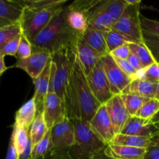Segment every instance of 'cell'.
I'll use <instances>...</instances> for the list:
<instances>
[{
    "label": "cell",
    "mask_w": 159,
    "mask_h": 159,
    "mask_svg": "<svg viewBox=\"0 0 159 159\" xmlns=\"http://www.w3.org/2000/svg\"><path fill=\"white\" fill-rule=\"evenodd\" d=\"M76 49L64 48L51 54V76L50 91L55 93L63 102L67 117L80 118L79 107L75 96L73 84V65Z\"/></svg>",
    "instance_id": "1"
},
{
    "label": "cell",
    "mask_w": 159,
    "mask_h": 159,
    "mask_svg": "<svg viewBox=\"0 0 159 159\" xmlns=\"http://www.w3.org/2000/svg\"><path fill=\"white\" fill-rule=\"evenodd\" d=\"M68 26L65 17V6L61 9L49 24L31 40L33 51H41L53 54L64 48H76L80 39Z\"/></svg>",
    "instance_id": "2"
},
{
    "label": "cell",
    "mask_w": 159,
    "mask_h": 159,
    "mask_svg": "<svg viewBox=\"0 0 159 159\" xmlns=\"http://www.w3.org/2000/svg\"><path fill=\"white\" fill-rule=\"evenodd\" d=\"M75 126V142L69 154L73 159H92L96 155L105 150L104 144L92 130L88 121L81 118L72 120Z\"/></svg>",
    "instance_id": "3"
},
{
    "label": "cell",
    "mask_w": 159,
    "mask_h": 159,
    "mask_svg": "<svg viewBox=\"0 0 159 159\" xmlns=\"http://www.w3.org/2000/svg\"><path fill=\"white\" fill-rule=\"evenodd\" d=\"M72 76L75 96L79 107L80 118L89 122L102 105L96 99L89 85L86 75L77 54L73 65Z\"/></svg>",
    "instance_id": "4"
},
{
    "label": "cell",
    "mask_w": 159,
    "mask_h": 159,
    "mask_svg": "<svg viewBox=\"0 0 159 159\" xmlns=\"http://www.w3.org/2000/svg\"><path fill=\"white\" fill-rule=\"evenodd\" d=\"M127 6L122 16L114 23L113 30L127 37L131 43L143 42V30L141 23L140 0H126Z\"/></svg>",
    "instance_id": "5"
},
{
    "label": "cell",
    "mask_w": 159,
    "mask_h": 159,
    "mask_svg": "<svg viewBox=\"0 0 159 159\" xmlns=\"http://www.w3.org/2000/svg\"><path fill=\"white\" fill-rule=\"evenodd\" d=\"M65 6H57L40 9H23L20 24L22 32L33 40L52 20L61 9Z\"/></svg>",
    "instance_id": "6"
},
{
    "label": "cell",
    "mask_w": 159,
    "mask_h": 159,
    "mask_svg": "<svg viewBox=\"0 0 159 159\" xmlns=\"http://www.w3.org/2000/svg\"><path fill=\"white\" fill-rule=\"evenodd\" d=\"M75 126L73 120L65 118L51 129L52 143L51 152H68L75 142Z\"/></svg>",
    "instance_id": "7"
},
{
    "label": "cell",
    "mask_w": 159,
    "mask_h": 159,
    "mask_svg": "<svg viewBox=\"0 0 159 159\" xmlns=\"http://www.w3.org/2000/svg\"><path fill=\"white\" fill-rule=\"evenodd\" d=\"M86 77L89 85L96 99L101 105L107 103L113 97V94L101 61Z\"/></svg>",
    "instance_id": "8"
},
{
    "label": "cell",
    "mask_w": 159,
    "mask_h": 159,
    "mask_svg": "<svg viewBox=\"0 0 159 159\" xmlns=\"http://www.w3.org/2000/svg\"><path fill=\"white\" fill-rule=\"evenodd\" d=\"M101 61L113 96L122 94L133 80L120 68L110 54L102 57Z\"/></svg>",
    "instance_id": "9"
},
{
    "label": "cell",
    "mask_w": 159,
    "mask_h": 159,
    "mask_svg": "<svg viewBox=\"0 0 159 159\" xmlns=\"http://www.w3.org/2000/svg\"><path fill=\"white\" fill-rule=\"evenodd\" d=\"M89 123L93 132L104 144L107 145L112 144L116 134L105 105L99 107Z\"/></svg>",
    "instance_id": "10"
},
{
    "label": "cell",
    "mask_w": 159,
    "mask_h": 159,
    "mask_svg": "<svg viewBox=\"0 0 159 159\" xmlns=\"http://www.w3.org/2000/svg\"><path fill=\"white\" fill-rule=\"evenodd\" d=\"M42 113L49 130L65 118H68L63 102L53 92L48 93L43 103Z\"/></svg>",
    "instance_id": "11"
},
{
    "label": "cell",
    "mask_w": 159,
    "mask_h": 159,
    "mask_svg": "<svg viewBox=\"0 0 159 159\" xmlns=\"http://www.w3.org/2000/svg\"><path fill=\"white\" fill-rule=\"evenodd\" d=\"M51 58V54L50 53L34 51L27 58L18 59L12 67L26 71L34 80L43 72Z\"/></svg>",
    "instance_id": "12"
},
{
    "label": "cell",
    "mask_w": 159,
    "mask_h": 159,
    "mask_svg": "<svg viewBox=\"0 0 159 159\" xmlns=\"http://www.w3.org/2000/svg\"><path fill=\"white\" fill-rule=\"evenodd\" d=\"M107 113L113 124V128L116 134H120L130 118V114L127 112L120 95H115L108 102L104 104Z\"/></svg>",
    "instance_id": "13"
},
{
    "label": "cell",
    "mask_w": 159,
    "mask_h": 159,
    "mask_svg": "<svg viewBox=\"0 0 159 159\" xmlns=\"http://www.w3.org/2000/svg\"><path fill=\"white\" fill-rule=\"evenodd\" d=\"M51 64H52V59L51 58L48 61L46 68L43 71V72L37 79H34V94L33 98L35 101L37 113L43 111L45 99H46L47 96H48V93L50 91Z\"/></svg>",
    "instance_id": "14"
},
{
    "label": "cell",
    "mask_w": 159,
    "mask_h": 159,
    "mask_svg": "<svg viewBox=\"0 0 159 159\" xmlns=\"http://www.w3.org/2000/svg\"><path fill=\"white\" fill-rule=\"evenodd\" d=\"M156 131L157 129L155 128V125L152 124L150 120L142 119L137 116H130L120 134L153 138Z\"/></svg>",
    "instance_id": "15"
},
{
    "label": "cell",
    "mask_w": 159,
    "mask_h": 159,
    "mask_svg": "<svg viewBox=\"0 0 159 159\" xmlns=\"http://www.w3.org/2000/svg\"><path fill=\"white\" fill-rule=\"evenodd\" d=\"M23 12L16 0H0V27L20 23Z\"/></svg>",
    "instance_id": "16"
},
{
    "label": "cell",
    "mask_w": 159,
    "mask_h": 159,
    "mask_svg": "<svg viewBox=\"0 0 159 159\" xmlns=\"http://www.w3.org/2000/svg\"><path fill=\"white\" fill-rule=\"evenodd\" d=\"M76 54L79 57L85 75H89L101 61L102 56L90 48L82 38L76 44Z\"/></svg>",
    "instance_id": "17"
},
{
    "label": "cell",
    "mask_w": 159,
    "mask_h": 159,
    "mask_svg": "<svg viewBox=\"0 0 159 159\" xmlns=\"http://www.w3.org/2000/svg\"><path fill=\"white\" fill-rule=\"evenodd\" d=\"M104 152L113 159H144L147 149L110 144Z\"/></svg>",
    "instance_id": "18"
},
{
    "label": "cell",
    "mask_w": 159,
    "mask_h": 159,
    "mask_svg": "<svg viewBox=\"0 0 159 159\" xmlns=\"http://www.w3.org/2000/svg\"><path fill=\"white\" fill-rule=\"evenodd\" d=\"M89 26L105 32L112 30L114 25L112 17L107 13L102 6V0L92 10L88 16Z\"/></svg>",
    "instance_id": "19"
},
{
    "label": "cell",
    "mask_w": 159,
    "mask_h": 159,
    "mask_svg": "<svg viewBox=\"0 0 159 159\" xmlns=\"http://www.w3.org/2000/svg\"><path fill=\"white\" fill-rule=\"evenodd\" d=\"M81 38L102 57L110 54L102 31L88 26Z\"/></svg>",
    "instance_id": "20"
},
{
    "label": "cell",
    "mask_w": 159,
    "mask_h": 159,
    "mask_svg": "<svg viewBox=\"0 0 159 159\" xmlns=\"http://www.w3.org/2000/svg\"><path fill=\"white\" fill-rule=\"evenodd\" d=\"M157 85L158 83H152L148 81L137 79L130 82L122 94H130L146 99H153L155 98Z\"/></svg>",
    "instance_id": "21"
},
{
    "label": "cell",
    "mask_w": 159,
    "mask_h": 159,
    "mask_svg": "<svg viewBox=\"0 0 159 159\" xmlns=\"http://www.w3.org/2000/svg\"><path fill=\"white\" fill-rule=\"evenodd\" d=\"M65 17L68 26L82 37L89 26L86 16L81 11L71 9L67 6H65Z\"/></svg>",
    "instance_id": "22"
},
{
    "label": "cell",
    "mask_w": 159,
    "mask_h": 159,
    "mask_svg": "<svg viewBox=\"0 0 159 159\" xmlns=\"http://www.w3.org/2000/svg\"><path fill=\"white\" fill-rule=\"evenodd\" d=\"M37 110L34 98L26 101L16 111L15 116V124L20 127L30 129L37 116Z\"/></svg>",
    "instance_id": "23"
},
{
    "label": "cell",
    "mask_w": 159,
    "mask_h": 159,
    "mask_svg": "<svg viewBox=\"0 0 159 159\" xmlns=\"http://www.w3.org/2000/svg\"><path fill=\"white\" fill-rule=\"evenodd\" d=\"M152 138H153L152 137H139L118 134L113 139L112 144L147 149L152 144Z\"/></svg>",
    "instance_id": "24"
},
{
    "label": "cell",
    "mask_w": 159,
    "mask_h": 159,
    "mask_svg": "<svg viewBox=\"0 0 159 159\" xmlns=\"http://www.w3.org/2000/svg\"><path fill=\"white\" fill-rule=\"evenodd\" d=\"M48 130H49V129L47 127V124L45 123L44 118L43 116V113L42 112L37 113L35 120L29 129L30 138L32 141L33 146L37 144L40 140L43 139V137L48 132Z\"/></svg>",
    "instance_id": "25"
},
{
    "label": "cell",
    "mask_w": 159,
    "mask_h": 159,
    "mask_svg": "<svg viewBox=\"0 0 159 159\" xmlns=\"http://www.w3.org/2000/svg\"><path fill=\"white\" fill-rule=\"evenodd\" d=\"M129 47L131 53L134 54L140 59L143 68L150 66L152 64L155 63V61L152 56V53L149 51L148 47L144 44V42L141 43H130Z\"/></svg>",
    "instance_id": "26"
},
{
    "label": "cell",
    "mask_w": 159,
    "mask_h": 159,
    "mask_svg": "<svg viewBox=\"0 0 159 159\" xmlns=\"http://www.w3.org/2000/svg\"><path fill=\"white\" fill-rule=\"evenodd\" d=\"M23 9H40L65 6L67 0H16Z\"/></svg>",
    "instance_id": "27"
},
{
    "label": "cell",
    "mask_w": 159,
    "mask_h": 159,
    "mask_svg": "<svg viewBox=\"0 0 159 159\" xmlns=\"http://www.w3.org/2000/svg\"><path fill=\"white\" fill-rule=\"evenodd\" d=\"M127 6L126 0H102L104 9L112 17L114 23L122 16Z\"/></svg>",
    "instance_id": "28"
},
{
    "label": "cell",
    "mask_w": 159,
    "mask_h": 159,
    "mask_svg": "<svg viewBox=\"0 0 159 159\" xmlns=\"http://www.w3.org/2000/svg\"><path fill=\"white\" fill-rule=\"evenodd\" d=\"M11 135L13 138L17 151H18V153L20 155L25 150L30 141L29 129L26 128V127H20L14 123Z\"/></svg>",
    "instance_id": "29"
},
{
    "label": "cell",
    "mask_w": 159,
    "mask_h": 159,
    "mask_svg": "<svg viewBox=\"0 0 159 159\" xmlns=\"http://www.w3.org/2000/svg\"><path fill=\"white\" fill-rule=\"evenodd\" d=\"M121 99L130 116H136L138 112L148 99L130 94H121Z\"/></svg>",
    "instance_id": "30"
},
{
    "label": "cell",
    "mask_w": 159,
    "mask_h": 159,
    "mask_svg": "<svg viewBox=\"0 0 159 159\" xmlns=\"http://www.w3.org/2000/svg\"><path fill=\"white\" fill-rule=\"evenodd\" d=\"M52 151L51 130H48L47 134L40 140L37 144L33 146L32 159H41L49 155Z\"/></svg>",
    "instance_id": "31"
},
{
    "label": "cell",
    "mask_w": 159,
    "mask_h": 159,
    "mask_svg": "<svg viewBox=\"0 0 159 159\" xmlns=\"http://www.w3.org/2000/svg\"><path fill=\"white\" fill-rule=\"evenodd\" d=\"M103 35L105 37L106 42H107L109 53L116 49L119 47L131 43L127 37L113 29L103 32Z\"/></svg>",
    "instance_id": "32"
},
{
    "label": "cell",
    "mask_w": 159,
    "mask_h": 159,
    "mask_svg": "<svg viewBox=\"0 0 159 159\" xmlns=\"http://www.w3.org/2000/svg\"><path fill=\"white\" fill-rule=\"evenodd\" d=\"M159 112V100L153 98L150 99L141 107L136 116L145 120H152Z\"/></svg>",
    "instance_id": "33"
},
{
    "label": "cell",
    "mask_w": 159,
    "mask_h": 159,
    "mask_svg": "<svg viewBox=\"0 0 159 159\" xmlns=\"http://www.w3.org/2000/svg\"><path fill=\"white\" fill-rule=\"evenodd\" d=\"M21 34L22 29L20 23L0 27V51L7 42Z\"/></svg>",
    "instance_id": "34"
},
{
    "label": "cell",
    "mask_w": 159,
    "mask_h": 159,
    "mask_svg": "<svg viewBox=\"0 0 159 159\" xmlns=\"http://www.w3.org/2000/svg\"><path fill=\"white\" fill-rule=\"evenodd\" d=\"M138 79L148 81L152 83L159 82V64L155 62L138 72Z\"/></svg>",
    "instance_id": "35"
},
{
    "label": "cell",
    "mask_w": 159,
    "mask_h": 159,
    "mask_svg": "<svg viewBox=\"0 0 159 159\" xmlns=\"http://www.w3.org/2000/svg\"><path fill=\"white\" fill-rule=\"evenodd\" d=\"M143 42L151 51L155 61L159 64V37L143 31Z\"/></svg>",
    "instance_id": "36"
},
{
    "label": "cell",
    "mask_w": 159,
    "mask_h": 159,
    "mask_svg": "<svg viewBox=\"0 0 159 159\" xmlns=\"http://www.w3.org/2000/svg\"><path fill=\"white\" fill-rule=\"evenodd\" d=\"M33 53V45L30 40L28 37L23 34L22 32L21 38H20V43H19L18 50L15 57L18 59H25L32 54Z\"/></svg>",
    "instance_id": "37"
},
{
    "label": "cell",
    "mask_w": 159,
    "mask_h": 159,
    "mask_svg": "<svg viewBox=\"0 0 159 159\" xmlns=\"http://www.w3.org/2000/svg\"><path fill=\"white\" fill-rule=\"evenodd\" d=\"M141 28L144 32L159 37V21L149 19L144 16H141Z\"/></svg>",
    "instance_id": "38"
},
{
    "label": "cell",
    "mask_w": 159,
    "mask_h": 159,
    "mask_svg": "<svg viewBox=\"0 0 159 159\" xmlns=\"http://www.w3.org/2000/svg\"><path fill=\"white\" fill-rule=\"evenodd\" d=\"M21 34L16 36V37H14L13 39L9 40V42H7V43L3 46V48H2L1 51H0V54H1L2 55L4 56V57L6 55L16 56L17 50H18L20 38H21Z\"/></svg>",
    "instance_id": "39"
},
{
    "label": "cell",
    "mask_w": 159,
    "mask_h": 159,
    "mask_svg": "<svg viewBox=\"0 0 159 159\" xmlns=\"http://www.w3.org/2000/svg\"><path fill=\"white\" fill-rule=\"evenodd\" d=\"M116 61V64L118 65V66L120 67L121 70L127 75L128 77H130L132 80H134V79H138V72L133 67L130 65V64L129 63L128 61L127 60H123V59H116L114 58Z\"/></svg>",
    "instance_id": "40"
},
{
    "label": "cell",
    "mask_w": 159,
    "mask_h": 159,
    "mask_svg": "<svg viewBox=\"0 0 159 159\" xmlns=\"http://www.w3.org/2000/svg\"><path fill=\"white\" fill-rule=\"evenodd\" d=\"M130 53H131V51H130V47H129V43H127V44H124L123 46L119 47L116 49L113 50L110 54L113 56V58L127 60Z\"/></svg>",
    "instance_id": "41"
},
{
    "label": "cell",
    "mask_w": 159,
    "mask_h": 159,
    "mask_svg": "<svg viewBox=\"0 0 159 159\" xmlns=\"http://www.w3.org/2000/svg\"><path fill=\"white\" fill-rule=\"evenodd\" d=\"M6 159H19L18 151H17L16 146L15 144V141H14V139L12 135L10 137V139H9Z\"/></svg>",
    "instance_id": "42"
},
{
    "label": "cell",
    "mask_w": 159,
    "mask_h": 159,
    "mask_svg": "<svg viewBox=\"0 0 159 159\" xmlns=\"http://www.w3.org/2000/svg\"><path fill=\"white\" fill-rule=\"evenodd\" d=\"M144 159H159V144L152 142L147 148Z\"/></svg>",
    "instance_id": "43"
},
{
    "label": "cell",
    "mask_w": 159,
    "mask_h": 159,
    "mask_svg": "<svg viewBox=\"0 0 159 159\" xmlns=\"http://www.w3.org/2000/svg\"><path fill=\"white\" fill-rule=\"evenodd\" d=\"M41 159H73L69 154V151L68 152H51V153L46 157Z\"/></svg>",
    "instance_id": "44"
},
{
    "label": "cell",
    "mask_w": 159,
    "mask_h": 159,
    "mask_svg": "<svg viewBox=\"0 0 159 159\" xmlns=\"http://www.w3.org/2000/svg\"><path fill=\"white\" fill-rule=\"evenodd\" d=\"M127 61H128V62L130 64V65H131L137 71H139L143 69V66L142 65H141V61H140V59L138 58L134 54H133V53H130L128 58H127Z\"/></svg>",
    "instance_id": "45"
},
{
    "label": "cell",
    "mask_w": 159,
    "mask_h": 159,
    "mask_svg": "<svg viewBox=\"0 0 159 159\" xmlns=\"http://www.w3.org/2000/svg\"><path fill=\"white\" fill-rule=\"evenodd\" d=\"M32 152H33V144L31 141L30 138L28 142L27 146L25 150L19 155V159H32Z\"/></svg>",
    "instance_id": "46"
},
{
    "label": "cell",
    "mask_w": 159,
    "mask_h": 159,
    "mask_svg": "<svg viewBox=\"0 0 159 159\" xmlns=\"http://www.w3.org/2000/svg\"><path fill=\"white\" fill-rule=\"evenodd\" d=\"M4 57V56L2 55V54H0V77H1L2 75L8 68L6 66V65H5Z\"/></svg>",
    "instance_id": "47"
},
{
    "label": "cell",
    "mask_w": 159,
    "mask_h": 159,
    "mask_svg": "<svg viewBox=\"0 0 159 159\" xmlns=\"http://www.w3.org/2000/svg\"><path fill=\"white\" fill-rule=\"evenodd\" d=\"M92 159H113V158H110V157H109L108 155H106L105 152H104V151H102V152H99V154H97V155H95V156L93 157Z\"/></svg>",
    "instance_id": "48"
},
{
    "label": "cell",
    "mask_w": 159,
    "mask_h": 159,
    "mask_svg": "<svg viewBox=\"0 0 159 159\" xmlns=\"http://www.w3.org/2000/svg\"><path fill=\"white\" fill-rule=\"evenodd\" d=\"M151 122H152V124H159V112L156 115H155V116H154L153 118H152V120H151Z\"/></svg>",
    "instance_id": "49"
},
{
    "label": "cell",
    "mask_w": 159,
    "mask_h": 159,
    "mask_svg": "<svg viewBox=\"0 0 159 159\" xmlns=\"http://www.w3.org/2000/svg\"><path fill=\"white\" fill-rule=\"evenodd\" d=\"M152 142L158 143V144H159V133H155L153 138H152Z\"/></svg>",
    "instance_id": "50"
},
{
    "label": "cell",
    "mask_w": 159,
    "mask_h": 159,
    "mask_svg": "<svg viewBox=\"0 0 159 159\" xmlns=\"http://www.w3.org/2000/svg\"><path fill=\"white\" fill-rule=\"evenodd\" d=\"M155 99L159 100V82L158 83V85H157V91L156 94H155Z\"/></svg>",
    "instance_id": "51"
},
{
    "label": "cell",
    "mask_w": 159,
    "mask_h": 159,
    "mask_svg": "<svg viewBox=\"0 0 159 159\" xmlns=\"http://www.w3.org/2000/svg\"><path fill=\"white\" fill-rule=\"evenodd\" d=\"M154 125H155V128L157 129L156 133H159V124H154Z\"/></svg>",
    "instance_id": "52"
}]
</instances>
